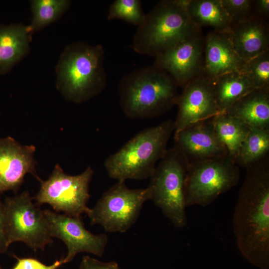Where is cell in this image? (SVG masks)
<instances>
[{
    "mask_svg": "<svg viewBox=\"0 0 269 269\" xmlns=\"http://www.w3.org/2000/svg\"><path fill=\"white\" fill-rule=\"evenodd\" d=\"M246 169L233 214V231L244 258L269 269V155Z\"/></svg>",
    "mask_w": 269,
    "mask_h": 269,
    "instance_id": "obj_1",
    "label": "cell"
},
{
    "mask_svg": "<svg viewBox=\"0 0 269 269\" xmlns=\"http://www.w3.org/2000/svg\"><path fill=\"white\" fill-rule=\"evenodd\" d=\"M178 87L165 71L153 65L142 67L121 79L118 86L120 105L131 119L156 117L176 105Z\"/></svg>",
    "mask_w": 269,
    "mask_h": 269,
    "instance_id": "obj_2",
    "label": "cell"
},
{
    "mask_svg": "<svg viewBox=\"0 0 269 269\" xmlns=\"http://www.w3.org/2000/svg\"><path fill=\"white\" fill-rule=\"evenodd\" d=\"M104 60L101 44L78 41L67 45L55 68L57 89L66 100L78 104L99 95L107 85Z\"/></svg>",
    "mask_w": 269,
    "mask_h": 269,
    "instance_id": "obj_3",
    "label": "cell"
},
{
    "mask_svg": "<svg viewBox=\"0 0 269 269\" xmlns=\"http://www.w3.org/2000/svg\"><path fill=\"white\" fill-rule=\"evenodd\" d=\"M173 132L174 121L169 119L138 133L106 159L104 166L109 177L122 181L150 178L164 156Z\"/></svg>",
    "mask_w": 269,
    "mask_h": 269,
    "instance_id": "obj_4",
    "label": "cell"
},
{
    "mask_svg": "<svg viewBox=\"0 0 269 269\" xmlns=\"http://www.w3.org/2000/svg\"><path fill=\"white\" fill-rule=\"evenodd\" d=\"M188 1H159L137 27L133 42L134 51L155 57L200 30L186 10Z\"/></svg>",
    "mask_w": 269,
    "mask_h": 269,
    "instance_id": "obj_5",
    "label": "cell"
},
{
    "mask_svg": "<svg viewBox=\"0 0 269 269\" xmlns=\"http://www.w3.org/2000/svg\"><path fill=\"white\" fill-rule=\"evenodd\" d=\"M190 162L175 145L167 149L150 177L147 187L149 200L177 228L187 224L184 199V183Z\"/></svg>",
    "mask_w": 269,
    "mask_h": 269,
    "instance_id": "obj_6",
    "label": "cell"
},
{
    "mask_svg": "<svg viewBox=\"0 0 269 269\" xmlns=\"http://www.w3.org/2000/svg\"><path fill=\"white\" fill-rule=\"evenodd\" d=\"M239 167L229 155L190 162L184 183L186 207L207 206L239 182Z\"/></svg>",
    "mask_w": 269,
    "mask_h": 269,
    "instance_id": "obj_7",
    "label": "cell"
},
{
    "mask_svg": "<svg viewBox=\"0 0 269 269\" xmlns=\"http://www.w3.org/2000/svg\"><path fill=\"white\" fill-rule=\"evenodd\" d=\"M148 200L147 188L130 189L125 181H118L86 214L91 225H99L108 232L124 233L135 223L143 204Z\"/></svg>",
    "mask_w": 269,
    "mask_h": 269,
    "instance_id": "obj_8",
    "label": "cell"
},
{
    "mask_svg": "<svg viewBox=\"0 0 269 269\" xmlns=\"http://www.w3.org/2000/svg\"><path fill=\"white\" fill-rule=\"evenodd\" d=\"M28 191L6 197L3 204L5 230L9 246L22 242L34 251L53 243L43 210Z\"/></svg>",
    "mask_w": 269,
    "mask_h": 269,
    "instance_id": "obj_9",
    "label": "cell"
},
{
    "mask_svg": "<svg viewBox=\"0 0 269 269\" xmlns=\"http://www.w3.org/2000/svg\"><path fill=\"white\" fill-rule=\"evenodd\" d=\"M93 173L92 168L88 166L79 174L68 175L57 164L47 180L38 179L40 187L33 199L39 206L47 204L57 213L81 217L89 209L87 206L90 197L89 185Z\"/></svg>",
    "mask_w": 269,
    "mask_h": 269,
    "instance_id": "obj_10",
    "label": "cell"
},
{
    "mask_svg": "<svg viewBox=\"0 0 269 269\" xmlns=\"http://www.w3.org/2000/svg\"><path fill=\"white\" fill-rule=\"evenodd\" d=\"M52 238L60 239L67 248L63 264L71 262L77 254L87 253L102 257L108 242L106 234L95 235L87 230L81 217L43 210Z\"/></svg>",
    "mask_w": 269,
    "mask_h": 269,
    "instance_id": "obj_11",
    "label": "cell"
},
{
    "mask_svg": "<svg viewBox=\"0 0 269 269\" xmlns=\"http://www.w3.org/2000/svg\"><path fill=\"white\" fill-rule=\"evenodd\" d=\"M204 38L201 30L155 57L153 65L169 74L183 88L203 74Z\"/></svg>",
    "mask_w": 269,
    "mask_h": 269,
    "instance_id": "obj_12",
    "label": "cell"
},
{
    "mask_svg": "<svg viewBox=\"0 0 269 269\" xmlns=\"http://www.w3.org/2000/svg\"><path fill=\"white\" fill-rule=\"evenodd\" d=\"M174 134L193 125L209 120L221 113L212 81L203 74L189 82L179 95Z\"/></svg>",
    "mask_w": 269,
    "mask_h": 269,
    "instance_id": "obj_13",
    "label": "cell"
},
{
    "mask_svg": "<svg viewBox=\"0 0 269 269\" xmlns=\"http://www.w3.org/2000/svg\"><path fill=\"white\" fill-rule=\"evenodd\" d=\"M34 145H23L10 136L0 138V195L7 191L16 192L27 173L38 179L34 155Z\"/></svg>",
    "mask_w": 269,
    "mask_h": 269,
    "instance_id": "obj_14",
    "label": "cell"
},
{
    "mask_svg": "<svg viewBox=\"0 0 269 269\" xmlns=\"http://www.w3.org/2000/svg\"><path fill=\"white\" fill-rule=\"evenodd\" d=\"M175 145L190 162L226 157L228 150L210 121L193 125L174 134Z\"/></svg>",
    "mask_w": 269,
    "mask_h": 269,
    "instance_id": "obj_15",
    "label": "cell"
},
{
    "mask_svg": "<svg viewBox=\"0 0 269 269\" xmlns=\"http://www.w3.org/2000/svg\"><path fill=\"white\" fill-rule=\"evenodd\" d=\"M242 62L234 47L231 30H213L204 38L203 74L210 80L239 71Z\"/></svg>",
    "mask_w": 269,
    "mask_h": 269,
    "instance_id": "obj_16",
    "label": "cell"
},
{
    "mask_svg": "<svg viewBox=\"0 0 269 269\" xmlns=\"http://www.w3.org/2000/svg\"><path fill=\"white\" fill-rule=\"evenodd\" d=\"M235 49L242 61L269 50L268 25L264 19L254 16L233 25L231 29Z\"/></svg>",
    "mask_w": 269,
    "mask_h": 269,
    "instance_id": "obj_17",
    "label": "cell"
},
{
    "mask_svg": "<svg viewBox=\"0 0 269 269\" xmlns=\"http://www.w3.org/2000/svg\"><path fill=\"white\" fill-rule=\"evenodd\" d=\"M32 33L29 25L22 23L0 25V75L28 54Z\"/></svg>",
    "mask_w": 269,
    "mask_h": 269,
    "instance_id": "obj_18",
    "label": "cell"
},
{
    "mask_svg": "<svg viewBox=\"0 0 269 269\" xmlns=\"http://www.w3.org/2000/svg\"><path fill=\"white\" fill-rule=\"evenodd\" d=\"M250 127L269 129V89H255L225 112Z\"/></svg>",
    "mask_w": 269,
    "mask_h": 269,
    "instance_id": "obj_19",
    "label": "cell"
},
{
    "mask_svg": "<svg viewBox=\"0 0 269 269\" xmlns=\"http://www.w3.org/2000/svg\"><path fill=\"white\" fill-rule=\"evenodd\" d=\"M211 80L220 113L225 112L236 102L256 89L239 71L227 73Z\"/></svg>",
    "mask_w": 269,
    "mask_h": 269,
    "instance_id": "obj_20",
    "label": "cell"
},
{
    "mask_svg": "<svg viewBox=\"0 0 269 269\" xmlns=\"http://www.w3.org/2000/svg\"><path fill=\"white\" fill-rule=\"evenodd\" d=\"M186 10L200 27L209 26L220 31L232 29L231 20L221 0H189Z\"/></svg>",
    "mask_w": 269,
    "mask_h": 269,
    "instance_id": "obj_21",
    "label": "cell"
},
{
    "mask_svg": "<svg viewBox=\"0 0 269 269\" xmlns=\"http://www.w3.org/2000/svg\"><path fill=\"white\" fill-rule=\"evenodd\" d=\"M210 121L218 136L234 160L251 128L240 120L225 113L215 116Z\"/></svg>",
    "mask_w": 269,
    "mask_h": 269,
    "instance_id": "obj_22",
    "label": "cell"
},
{
    "mask_svg": "<svg viewBox=\"0 0 269 269\" xmlns=\"http://www.w3.org/2000/svg\"><path fill=\"white\" fill-rule=\"evenodd\" d=\"M269 129L251 127L234 159L239 167H248L269 155Z\"/></svg>",
    "mask_w": 269,
    "mask_h": 269,
    "instance_id": "obj_23",
    "label": "cell"
},
{
    "mask_svg": "<svg viewBox=\"0 0 269 269\" xmlns=\"http://www.w3.org/2000/svg\"><path fill=\"white\" fill-rule=\"evenodd\" d=\"M32 13L29 27L32 33L43 28L58 20L69 8V0H32L30 1Z\"/></svg>",
    "mask_w": 269,
    "mask_h": 269,
    "instance_id": "obj_24",
    "label": "cell"
},
{
    "mask_svg": "<svg viewBox=\"0 0 269 269\" xmlns=\"http://www.w3.org/2000/svg\"><path fill=\"white\" fill-rule=\"evenodd\" d=\"M239 71L256 89H269V51L242 61Z\"/></svg>",
    "mask_w": 269,
    "mask_h": 269,
    "instance_id": "obj_25",
    "label": "cell"
},
{
    "mask_svg": "<svg viewBox=\"0 0 269 269\" xmlns=\"http://www.w3.org/2000/svg\"><path fill=\"white\" fill-rule=\"evenodd\" d=\"M145 15L140 0H116L110 6L107 18L109 20L122 19L138 27L143 21Z\"/></svg>",
    "mask_w": 269,
    "mask_h": 269,
    "instance_id": "obj_26",
    "label": "cell"
},
{
    "mask_svg": "<svg viewBox=\"0 0 269 269\" xmlns=\"http://www.w3.org/2000/svg\"><path fill=\"white\" fill-rule=\"evenodd\" d=\"M232 22L236 24L254 16L253 1L251 0H221Z\"/></svg>",
    "mask_w": 269,
    "mask_h": 269,
    "instance_id": "obj_27",
    "label": "cell"
},
{
    "mask_svg": "<svg viewBox=\"0 0 269 269\" xmlns=\"http://www.w3.org/2000/svg\"><path fill=\"white\" fill-rule=\"evenodd\" d=\"M16 258V263L11 269H57L63 264L62 259L56 260L50 265H46L34 258Z\"/></svg>",
    "mask_w": 269,
    "mask_h": 269,
    "instance_id": "obj_28",
    "label": "cell"
},
{
    "mask_svg": "<svg viewBox=\"0 0 269 269\" xmlns=\"http://www.w3.org/2000/svg\"><path fill=\"white\" fill-rule=\"evenodd\" d=\"M79 269H121L115 261L103 262L89 256L83 257Z\"/></svg>",
    "mask_w": 269,
    "mask_h": 269,
    "instance_id": "obj_29",
    "label": "cell"
},
{
    "mask_svg": "<svg viewBox=\"0 0 269 269\" xmlns=\"http://www.w3.org/2000/svg\"><path fill=\"white\" fill-rule=\"evenodd\" d=\"M9 246L5 230L3 204L0 196V254L6 252Z\"/></svg>",
    "mask_w": 269,
    "mask_h": 269,
    "instance_id": "obj_30",
    "label": "cell"
},
{
    "mask_svg": "<svg viewBox=\"0 0 269 269\" xmlns=\"http://www.w3.org/2000/svg\"><path fill=\"white\" fill-rule=\"evenodd\" d=\"M256 8L257 13V16L263 19V17L268 16L269 14V0H256Z\"/></svg>",
    "mask_w": 269,
    "mask_h": 269,
    "instance_id": "obj_31",
    "label": "cell"
}]
</instances>
